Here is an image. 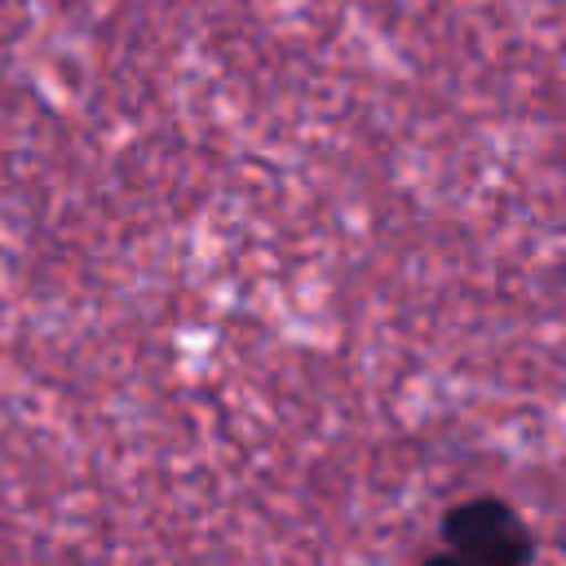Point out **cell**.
I'll return each mask as SVG.
<instances>
[{
    "label": "cell",
    "instance_id": "cell-2",
    "mask_svg": "<svg viewBox=\"0 0 566 566\" xmlns=\"http://www.w3.org/2000/svg\"><path fill=\"white\" fill-rule=\"evenodd\" d=\"M424 566H469V562H460L455 553H438V557H429Z\"/></svg>",
    "mask_w": 566,
    "mask_h": 566
},
{
    "label": "cell",
    "instance_id": "cell-1",
    "mask_svg": "<svg viewBox=\"0 0 566 566\" xmlns=\"http://www.w3.org/2000/svg\"><path fill=\"white\" fill-rule=\"evenodd\" d=\"M447 553L469 566H522L531 557V535L509 504L469 500L447 513Z\"/></svg>",
    "mask_w": 566,
    "mask_h": 566
}]
</instances>
